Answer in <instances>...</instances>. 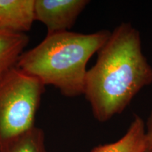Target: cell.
Wrapping results in <instances>:
<instances>
[{"mask_svg": "<svg viewBox=\"0 0 152 152\" xmlns=\"http://www.w3.org/2000/svg\"><path fill=\"white\" fill-rule=\"evenodd\" d=\"M28 43L29 37L26 34L0 31V80L16 67Z\"/></svg>", "mask_w": 152, "mask_h": 152, "instance_id": "7", "label": "cell"}, {"mask_svg": "<svg viewBox=\"0 0 152 152\" xmlns=\"http://www.w3.org/2000/svg\"><path fill=\"white\" fill-rule=\"evenodd\" d=\"M89 3L87 0H35V20L46 26L47 34L69 31Z\"/></svg>", "mask_w": 152, "mask_h": 152, "instance_id": "4", "label": "cell"}, {"mask_svg": "<svg viewBox=\"0 0 152 152\" xmlns=\"http://www.w3.org/2000/svg\"><path fill=\"white\" fill-rule=\"evenodd\" d=\"M45 86L17 67L0 80V146L35 127Z\"/></svg>", "mask_w": 152, "mask_h": 152, "instance_id": "3", "label": "cell"}, {"mask_svg": "<svg viewBox=\"0 0 152 152\" xmlns=\"http://www.w3.org/2000/svg\"><path fill=\"white\" fill-rule=\"evenodd\" d=\"M0 152H47L45 132L35 126L0 146Z\"/></svg>", "mask_w": 152, "mask_h": 152, "instance_id": "8", "label": "cell"}, {"mask_svg": "<svg viewBox=\"0 0 152 152\" xmlns=\"http://www.w3.org/2000/svg\"><path fill=\"white\" fill-rule=\"evenodd\" d=\"M144 149L145 123L135 114L124 136L113 143L96 146L90 152H144Z\"/></svg>", "mask_w": 152, "mask_h": 152, "instance_id": "6", "label": "cell"}, {"mask_svg": "<svg viewBox=\"0 0 152 152\" xmlns=\"http://www.w3.org/2000/svg\"><path fill=\"white\" fill-rule=\"evenodd\" d=\"M145 123V149L144 152H152V109Z\"/></svg>", "mask_w": 152, "mask_h": 152, "instance_id": "9", "label": "cell"}, {"mask_svg": "<svg viewBox=\"0 0 152 152\" xmlns=\"http://www.w3.org/2000/svg\"><path fill=\"white\" fill-rule=\"evenodd\" d=\"M35 20V0H0V31L26 34Z\"/></svg>", "mask_w": 152, "mask_h": 152, "instance_id": "5", "label": "cell"}, {"mask_svg": "<svg viewBox=\"0 0 152 152\" xmlns=\"http://www.w3.org/2000/svg\"><path fill=\"white\" fill-rule=\"evenodd\" d=\"M87 70L83 94L99 122L122 113L144 87L152 85V67L142 52L140 31L121 23L111 32Z\"/></svg>", "mask_w": 152, "mask_h": 152, "instance_id": "1", "label": "cell"}, {"mask_svg": "<svg viewBox=\"0 0 152 152\" xmlns=\"http://www.w3.org/2000/svg\"><path fill=\"white\" fill-rule=\"evenodd\" d=\"M102 30L90 34L71 31L47 34L39 45L24 52L16 67L52 85L66 97L84 93L87 64L110 36Z\"/></svg>", "mask_w": 152, "mask_h": 152, "instance_id": "2", "label": "cell"}]
</instances>
